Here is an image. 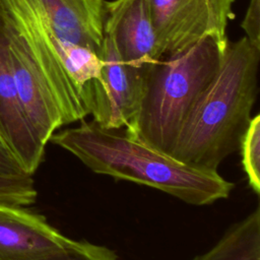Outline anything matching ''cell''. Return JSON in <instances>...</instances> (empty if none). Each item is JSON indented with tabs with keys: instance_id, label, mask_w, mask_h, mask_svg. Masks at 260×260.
Listing matches in <instances>:
<instances>
[{
	"instance_id": "cell-12",
	"label": "cell",
	"mask_w": 260,
	"mask_h": 260,
	"mask_svg": "<svg viewBox=\"0 0 260 260\" xmlns=\"http://www.w3.org/2000/svg\"><path fill=\"white\" fill-rule=\"evenodd\" d=\"M192 260H260V209L233 224L207 252Z\"/></svg>"
},
{
	"instance_id": "cell-15",
	"label": "cell",
	"mask_w": 260,
	"mask_h": 260,
	"mask_svg": "<svg viewBox=\"0 0 260 260\" xmlns=\"http://www.w3.org/2000/svg\"><path fill=\"white\" fill-rule=\"evenodd\" d=\"M40 260H118L116 253L108 247L84 240H73L70 245Z\"/></svg>"
},
{
	"instance_id": "cell-5",
	"label": "cell",
	"mask_w": 260,
	"mask_h": 260,
	"mask_svg": "<svg viewBox=\"0 0 260 260\" xmlns=\"http://www.w3.org/2000/svg\"><path fill=\"white\" fill-rule=\"evenodd\" d=\"M3 12L18 99L34 131L46 145L55 131L63 126L62 117L48 79L28 42L4 8Z\"/></svg>"
},
{
	"instance_id": "cell-4",
	"label": "cell",
	"mask_w": 260,
	"mask_h": 260,
	"mask_svg": "<svg viewBox=\"0 0 260 260\" xmlns=\"http://www.w3.org/2000/svg\"><path fill=\"white\" fill-rule=\"evenodd\" d=\"M157 45L164 57L180 54L210 38L226 47V27L235 18V0H147Z\"/></svg>"
},
{
	"instance_id": "cell-13",
	"label": "cell",
	"mask_w": 260,
	"mask_h": 260,
	"mask_svg": "<svg viewBox=\"0 0 260 260\" xmlns=\"http://www.w3.org/2000/svg\"><path fill=\"white\" fill-rule=\"evenodd\" d=\"M243 169L247 175L252 190L260 192V116L252 117L245 133L242 136L240 146Z\"/></svg>"
},
{
	"instance_id": "cell-14",
	"label": "cell",
	"mask_w": 260,
	"mask_h": 260,
	"mask_svg": "<svg viewBox=\"0 0 260 260\" xmlns=\"http://www.w3.org/2000/svg\"><path fill=\"white\" fill-rule=\"evenodd\" d=\"M37 195L32 176L0 177V203L26 207L36 202Z\"/></svg>"
},
{
	"instance_id": "cell-8",
	"label": "cell",
	"mask_w": 260,
	"mask_h": 260,
	"mask_svg": "<svg viewBox=\"0 0 260 260\" xmlns=\"http://www.w3.org/2000/svg\"><path fill=\"white\" fill-rule=\"evenodd\" d=\"M102 61L104 94L92 121L106 129L126 127L136 115L143 94L147 67L126 64L118 54L114 42L104 35L99 54Z\"/></svg>"
},
{
	"instance_id": "cell-6",
	"label": "cell",
	"mask_w": 260,
	"mask_h": 260,
	"mask_svg": "<svg viewBox=\"0 0 260 260\" xmlns=\"http://www.w3.org/2000/svg\"><path fill=\"white\" fill-rule=\"evenodd\" d=\"M0 4L28 42L43 69L56 103L63 125L83 120L88 116L82 98L69 77L56 52L49 31L30 0H0Z\"/></svg>"
},
{
	"instance_id": "cell-16",
	"label": "cell",
	"mask_w": 260,
	"mask_h": 260,
	"mask_svg": "<svg viewBox=\"0 0 260 260\" xmlns=\"http://www.w3.org/2000/svg\"><path fill=\"white\" fill-rule=\"evenodd\" d=\"M241 27L251 45L260 50V0L249 1Z\"/></svg>"
},
{
	"instance_id": "cell-11",
	"label": "cell",
	"mask_w": 260,
	"mask_h": 260,
	"mask_svg": "<svg viewBox=\"0 0 260 260\" xmlns=\"http://www.w3.org/2000/svg\"><path fill=\"white\" fill-rule=\"evenodd\" d=\"M30 1L56 38L100 54L104 41L106 0Z\"/></svg>"
},
{
	"instance_id": "cell-9",
	"label": "cell",
	"mask_w": 260,
	"mask_h": 260,
	"mask_svg": "<svg viewBox=\"0 0 260 260\" xmlns=\"http://www.w3.org/2000/svg\"><path fill=\"white\" fill-rule=\"evenodd\" d=\"M104 35L128 65L142 68L162 59L147 0H106Z\"/></svg>"
},
{
	"instance_id": "cell-1",
	"label": "cell",
	"mask_w": 260,
	"mask_h": 260,
	"mask_svg": "<svg viewBox=\"0 0 260 260\" xmlns=\"http://www.w3.org/2000/svg\"><path fill=\"white\" fill-rule=\"evenodd\" d=\"M260 50L246 37L229 42L215 76L185 118L169 155L192 168L217 172L237 150L258 93Z\"/></svg>"
},
{
	"instance_id": "cell-3",
	"label": "cell",
	"mask_w": 260,
	"mask_h": 260,
	"mask_svg": "<svg viewBox=\"0 0 260 260\" xmlns=\"http://www.w3.org/2000/svg\"><path fill=\"white\" fill-rule=\"evenodd\" d=\"M226 47L207 38L147 66L141 102L125 133L169 154L185 118L218 71Z\"/></svg>"
},
{
	"instance_id": "cell-17",
	"label": "cell",
	"mask_w": 260,
	"mask_h": 260,
	"mask_svg": "<svg viewBox=\"0 0 260 260\" xmlns=\"http://www.w3.org/2000/svg\"><path fill=\"white\" fill-rule=\"evenodd\" d=\"M28 175L12 152L0 139V177H23Z\"/></svg>"
},
{
	"instance_id": "cell-7",
	"label": "cell",
	"mask_w": 260,
	"mask_h": 260,
	"mask_svg": "<svg viewBox=\"0 0 260 260\" xmlns=\"http://www.w3.org/2000/svg\"><path fill=\"white\" fill-rule=\"evenodd\" d=\"M0 139L30 176L44 158L45 144L28 122L11 70L6 21L0 4Z\"/></svg>"
},
{
	"instance_id": "cell-10",
	"label": "cell",
	"mask_w": 260,
	"mask_h": 260,
	"mask_svg": "<svg viewBox=\"0 0 260 260\" xmlns=\"http://www.w3.org/2000/svg\"><path fill=\"white\" fill-rule=\"evenodd\" d=\"M73 240L24 206L0 203V260H40Z\"/></svg>"
},
{
	"instance_id": "cell-2",
	"label": "cell",
	"mask_w": 260,
	"mask_h": 260,
	"mask_svg": "<svg viewBox=\"0 0 260 260\" xmlns=\"http://www.w3.org/2000/svg\"><path fill=\"white\" fill-rule=\"evenodd\" d=\"M93 173L145 185L202 206L230 196L234 184L218 172L192 168L129 135L94 121L54 133L50 140Z\"/></svg>"
}]
</instances>
